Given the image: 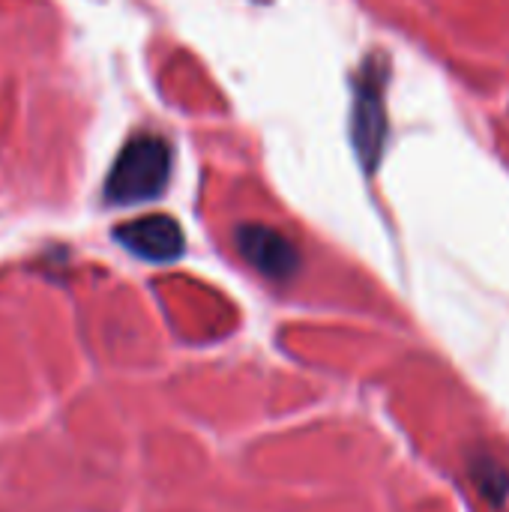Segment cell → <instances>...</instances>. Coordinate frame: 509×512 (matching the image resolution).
<instances>
[{"label": "cell", "instance_id": "cell-1", "mask_svg": "<svg viewBox=\"0 0 509 512\" xmlns=\"http://www.w3.org/2000/svg\"><path fill=\"white\" fill-rule=\"evenodd\" d=\"M171 177V147L162 135L132 138L114 159L105 180L108 204H144L165 192Z\"/></svg>", "mask_w": 509, "mask_h": 512}, {"label": "cell", "instance_id": "cell-2", "mask_svg": "<svg viewBox=\"0 0 509 512\" xmlns=\"http://www.w3.org/2000/svg\"><path fill=\"white\" fill-rule=\"evenodd\" d=\"M384 132H387L384 69H381V57H369L357 78V102H354V141L369 171L378 165Z\"/></svg>", "mask_w": 509, "mask_h": 512}, {"label": "cell", "instance_id": "cell-3", "mask_svg": "<svg viewBox=\"0 0 509 512\" xmlns=\"http://www.w3.org/2000/svg\"><path fill=\"white\" fill-rule=\"evenodd\" d=\"M114 237L123 249H129L135 258H144L150 264H171L183 255L186 249V237L183 228L177 225V219L153 213V216H141L132 222H123L114 228Z\"/></svg>", "mask_w": 509, "mask_h": 512}, {"label": "cell", "instance_id": "cell-4", "mask_svg": "<svg viewBox=\"0 0 509 512\" xmlns=\"http://www.w3.org/2000/svg\"><path fill=\"white\" fill-rule=\"evenodd\" d=\"M237 246H240V255L267 279L273 282H285L297 273L300 267V252L297 246L279 234L276 228H267V225H243L237 228Z\"/></svg>", "mask_w": 509, "mask_h": 512}, {"label": "cell", "instance_id": "cell-5", "mask_svg": "<svg viewBox=\"0 0 509 512\" xmlns=\"http://www.w3.org/2000/svg\"><path fill=\"white\" fill-rule=\"evenodd\" d=\"M468 477L477 495L498 512H509V471L486 450L468 453Z\"/></svg>", "mask_w": 509, "mask_h": 512}]
</instances>
